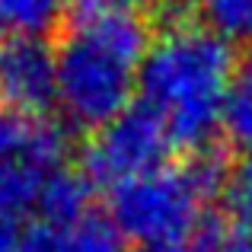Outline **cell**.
Returning <instances> with one entry per match:
<instances>
[{"mask_svg": "<svg viewBox=\"0 0 252 252\" xmlns=\"http://www.w3.org/2000/svg\"><path fill=\"white\" fill-rule=\"evenodd\" d=\"M67 246L70 252H128V236L122 233L112 214H90L67 227Z\"/></svg>", "mask_w": 252, "mask_h": 252, "instance_id": "30bf717a", "label": "cell"}, {"mask_svg": "<svg viewBox=\"0 0 252 252\" xmlns=\"http://www.w3.org/2000/svg\"><path fill=\"white\" fill-rule=\"evenodd\" d=\"M90 195H93V182L86 179V172L58 169L51 176L48 189H45L38 211H42L45 223L67 230L90 214Z\"/></svg>", "mask_w": 252, "mask_h": 252, "instance_id": "52a82bcc", "label": "cell"}, {"mask_svg": "<svg viewBox=\"0 0 252 252\" xmlns=\"http://www.w3.org/2000/svg\"><path fill=\"white\" fill-rule=\"evenodd\" d=\"M236 64L233 42L204 19H172L154 35L137 93L166 125L172 144L204 150L223 128Z\"/></svg>", "mask_w": 252, "mask_h": 252, "instance_id": "6da1fadb", "label": "cell"}, {"mask_svg": "<svg viewBox=\"0 0 252 252\" xmlns=\"http://www.w3.org/2000/svg\"><path fill=\"white\" fill-rule=\"evenodd\" d=\"M189 252H252V236L233 223H204Z\"/></svg>", "mask_w": 252, "mask_h": 252, "instance_id": "5bb4252c", "label": "cell"}, {"mask_svg": "<svg viewBox=\"0 0 252 252\" xmlns=\"http://www.w3.org/2000/svg\"><path fill=\"white\" fill-rule=\"evenodd\" d=\"M220 201L227 211V223L252 236V157H243L236 166H230L220 189Z\"/></svg>", "mask_w": 252, "mask_h": 252, "instance_id": "7c38bea8", "label": "cell"}, {"mask_svg": "<svg viewBox=\"0 0 252 252\" xmlns=\"http://www.w3.org/2000/svg\"><path fill=\"white\" fill-rule=\"evenodd\" d=\"M99 3H112V6H125V10H141V6H172L182 0H99Z\"/></svg>", "mask_w": 252, "mask_h": 252, "instance_id": "2e32d148", "label": "cell"}, {"mask_svg": "<svg viewBox=\"0 0 252 252\" xmlns=\"http://www.w3.org/2000/svg\"><path fill=\"white\" fill-rule=\"evenodd\" d=\"M230 163L214 147L195 150L185 163L147 172L112 189V220L141 246H179L201 230L204 204L220 195Z\"/></svg>", "mask_w": 252, "mask_h": 252, "instance_id": "3957f363", "label": "cell"}, {"mask_svg": "<svg viewBox=\"0 0 252 252\" xmlns=\"http://www.w3.org/2000/svg\"><path fill=\"white\" fill-rule=\"evenodd\" d=\"M0 102L16 115H38L58 102V48L42 35L0 42Z\"/></svg>", "mask_w": 252, "mask_h": 252, "instance_id": "8992f818", "label": "cell"}, {"mask_svg": "<svg viewBox=\"0 0 252 252\" xmlns=\"http://www.w3.org/2000/svg\"><path fill=\"white\" fill-rule=\"evenodd\" d=\"M204 23L223 38H249L252 42V0H201Z\"/></svg>", "mask_w": 252, "mask_h": 252, "instance_id": "4fadbf2b", "label": "cell"}, {"mask_svg": "<svg viewBox=\"0 0 252 252\" xmlns=\"http://www.w3.org/2000/svg\"><path fill=\"white\" fill-rule=\"evenodd\" d=\"M150 45L141 13L86 0L58 45V105L70 125L99 131L128 112Z\"/></svg>", "mask_w": 252, "mask_h": 252, "instance_id": "7a4b0ae2", "label": "cell"}, {"mask_svg": "<svg viewBox=\"0 0 252 252\" xmlns=\"http://www.w3.org/2000/svg\"><path fill=\"white\" fill-rule=\"evenodd\" d=\"M32 118L35 115H16V112H6V109L0 112V163L23 150Z\"/></svg>", "mask_w": 252, "mask_h": 252, "instance_id": "9a60e30c", "label": "cell"}, {"mask_svg": "<svg viewBox=\"0 0 252 252\" xmlns=\"http://www.w3.org/2000/svg\"><path fill=\"white\" fill-rule=\"evenodd\" d=\"M169 147L172 137L166 125L141 102L93 131L83 150V172L93 185L118 189L131 179L166 166Z\"/></svg>", "mask_w": 252, "mask_h": 252, "instance_id": "277c9868", "label": "cell"}, {"mask_svg": "<svg viewBox=\"0 0 252 252\" xmlns=\"http://www.w3.org/2000/svg\"><path fill=\"white\" fill-rule=\"evenodd\" d=\"M67 6L70 0H0V26L13 35H42Z\"/></svg>", "mask_w": 252, "mask_h": 252, "instance_id": "9c48e42d", "label": "cell"}, {"mask_svg": "<svg viewBox=\"0 0 252 252\" xmlns=\"http://www.w3.org/2000/svg\"><path fill=\"white\" fill-rule=\"evenodd\" d=\"M0 252H70L67 230L51 223H29L19 227L16 220H0Z\"/></svg>", "mask_w": 252, "mask_h": 252, "instance_id": "8fae6325", "label": "cell"}, {"mask_svg": "<svg viewBox=\"0 0 252 252\" xmlns=\"http://www.w3.org/2000/svg\"><path fill=\"white\" fill-rule=\"evenodd\" d=\"M67 154V134L51 118L35 115L19 154L0 163V220H23L29 211H38L48 189Z\"/></svg>", "mask_w": 252, "mask_h": 252, "instance_id": "5b68a950", "label": "cell"}, {"mask_svg": "<svg viewBox=\"0 0 252 252\" xmlns=\"http://www.w3.org/2000/svg\"><path fill=\"white\" fill-rule=\"evenodd\" d=\"M223 131L243 154L252 157V45L236 64L227 99V115H223Z\"/></svg>", "mask_w": 252, "mask_h": 252, "instance_id": "ba28073f", "label": "cell"}, {"mask_svg": "<svg viewBox=\"0 0 252 252\" xmlns=\"http://www.w3.org/2000/svg\"><path fill=\"white\" fill-rule=\"evenodd\" d=\"M141 252H189V249H182V246H144Z\"/></svg>", "mask_w": 252, "mask_h": 252, "instance_id": "e0dca14e", "label": "cell"}]
</instances>
